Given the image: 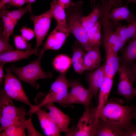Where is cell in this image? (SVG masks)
Listing matches in <instances>:
<instances>
[{
  "instance_id": "cell-19",
  "label": "cell",
  "mask_w": 136,
  "mask_h": 136,
  "mask_svg": "<svg viewBox=\"0 0 136 136\" xmlns=\"http://www.w3.org/2000/svg\"><path fill=\"white\" fill-rule=\"evenodd\" d=\"M125 129L115 124L99 120L95 136H124Z\"/></svg>"
},
{
  "instance_id": "cell-45",
  "label": "cell",
  "mask_w": 136,
  "mask_h": 136,
  "mask_svg": "<svg viewBox=\"0 0 136 136\" xmlns=\"http://www.w3.org/2000/svg\"><path fill=\"white\" fill-rule=\"evenodd\" d=\"M135 0H128L127 3V4L130 2H134Z\"/></svg>"
},
{
  "instance_id": "cell-1",
  "label": "cell",
  "mask_w": 136,
  "mask_h": 136,
  "mask_svg": "<svg viewBox=\"0 0 136 136\" xmlns=\"http://www.w3.org/2000/svg\"><path fill=\"white\" fill-rule=\"evenodd\" d=\"M120 99H108L97 115L102 121L119 125L125 129L132 123L131 105L123 106Z\"/></svg>"
},
{
  "instance_id": "cell-31",
  "label": "cell",
  "mask_w": 136,
  "mask_h": 136,
  "mask_svg": "<svg viewBox=\"0 0 136 136\" xmlns=\"http://www.w3.org/2000/svg\"><path fill=\"white\" fill-rule=\"evenodd\" d=\"M3 22V35L5 40L9 42L10 37L12 35L16 25L13 21L8 16L0 15Z\"/></svg>"
},
{
  "instance_id": "cell-15",
  "label": "cell",
  "mask_w": 136,
  "mask_h": 136,
  "mask_svg": "<svg viewBox=\"0 0 136 136\" xmlns=\"http://www.w3.org/2000/svg\"><path fill=\"white\" fill-rule=\"evenodd\" d=\"M105 76L104 63L99 67L88 73L86 76L88 88L96 98Z\"/></svg>"
},
{
  "instance_id": "cell-3",
  "label": "cell",
  "mask_w": 136,
  "mask_h": 136,
  "mask_svg": "<svg viewBox=\"0 0 136 136\" xmlns=\"http://www.w3.org/2000/svg\"><path fill=\"white\" fill-rule=\"evenodd\" d=\"M44 52L41 50L36 59L25 66L17 67L12 65L9 69L20 79L37 89L39 87V85L36 83L37 80L40 79L51 78L52 76L51 72L44 71L41 67V59Z\"/></svg>"
},
{
  "instance_id": "cell-8",
  "label": "cell",
  "mask_w": 136,
  "mask_h": 136,
  "mask_svg": "<svg viewBox=\"0 0 136 136\" xmlns=\"http://www.w3.org/2000/svg\"><path fill=\"white\" fill-rule=\"evenodd\" d=\"M6 71L3 89L7 95L12 100L23 103L30 107H32V105L29 102L20 81L13 74L9 68H7Z\"/></svg>"
},
{
  "instance_id": "cell-2",
  "label": "cell",
  "mask_w": 136,
  "mask_h": 136,
  "mask_svg": "<svg viewBox=\"0 0 136 136\" xmlns=\"http://www.w3.org/2000/svg\"><path fill=\"white\" fill-rule=\"evenodd\" d=\"M81 1L65 9L66 21L70 33L77 39L83 49L87 52L92 48L89 42L87 31L84 28L82 19L84 16Z\"/></svg>"
},
{
  "instance_id": "cell-16",
  "label": "cell",
  "mask_w": 136,
  "mask_h": 136,
  "mask_svg": "<svg viewBox=\"0 0 136 136\" xmlns=\"http://www.w3.org/2000/svg\"><path fill=\"white\" fill-rule=\"evenodd\" d=\"M45 134L48 136H60V132L50 118L49 113L41 109L35 113Z\"/></svg>"
},
{
  "instance_id": "cell-5",
  "label": "cell",
  "mask_w": 136,
  "mask_h": 136,
  "mask_svg": "<svg viewBox=\"0 0 136 136\" xmlns=\"http://www.w3.org/2000/svg\"><path fill=\"white\" fill-rule=\"evenodd\" d=\"M23 107H16L2 88L0 91V132L10 125L26 119Z\"/></svg>"
},
{
  "instance_id": "cell-29",
  "label": "cell",
  "mask_w": 136,
  "mask_h": 136,
  "mask_svg": "<svg viewBox=\"0 0 136 136\" xmlns=\"http://www.w3.org/2000/svg\"><path fill=\"white\" fill-rule=\"evenodd\" d=\"M100 22L97 21L95 24L87 31L90 44L91 48L102 45Z\"/></svg>"
},
{
  "instance_id": "cell-38",
  "label": "cell",
  "mask_w": 136,
  "mask_h": 136,
  "mask_svg": "<svg viewBox=\"0 0 136 136\" xmlns=\"http://www.w3.org/2000/svg\"><path fill=\"white\" fill-rule=\"evenodd\" d=\"M59 3L64 9L72 6L74 4L72 0H57Z\"/></svg>"
},
{
  "instance_id": "cell-25",
  "label": "cell",
  "mask_w": 136,
  "mask_h": 136,
  "mask_svg": "<svg viewBox=\"0 0 136 136\" xmlns=\"http://www.w3.org/2000/svg\"><path fill=\"white\" fill-rule=\"evenodd\" d=\"M91 2L93 9L92 11L88 16H84L82 19L83 27L87 31L95 24L100 16L99 7L100 3H98L95 6L94 0H91Z\"/></svg>"
},
{
  "instance_id": "cell-23",
  "label": "cell",
  "mask_w": 136,
  "mask_h": 136,
  "mask_svg": "<svg viewBox=\"0 0 136 136\" xmlns=\"http://www.w3.org/2000/svg\"><path fill=\"white\" fill-rule=\"evenodd\" d=\"M51 6L53 18L55 19L57 24L63 28L68 29L65 9L60 5L57 0L53 1Z\"/></svg>"
},
{
  "instance_id": "cell-7",
  "label": "cell",
  "mask_w": 136,
  "mask_h": 136,
  "mask_svg": "<svg viewBox=\"0 0 136 136\" xmlns=\"http://www.w3.org/2000/svg\"><path fill=\"white\" fill-rule=\"evenodd\" d=\"M69 87L71 91L62 106H65L73 104H79L85 107L91 105L93 95L88 88H86L77 79L70 80Z\"/></svg>"
},
{
  "instance_id": "cell-28",
  "label": "cell",
  "mask_w": 136,
  "mask_h": 136,
  "mask_svg": "<svg viewBox=\"0 0 136 136\" xmlns=\"http://www.w3.org/2000/svg\"><path fill=\"white\" fill-rule=\"evenodd\" d=\"M5 8V5L0 8V15L8 16L16 25L25 14L28 12L31 13L32 12L31 4L30 3L25 8H21L15 10H8Z\"/></svg>"
},
{
  "instance_id": "cell-13",
  "label": "cell",
  "mask_w": 136,
  "mask_h": 136,
  "mask_svg": "<svg viewBox=\"0 0 136 136\" xmlns=\"http://www.w3.org/2000/svg\"><path fill=\"white\" fill-rule=\"evenodd\" d=\"M49 110V116L60 132H66L68 130L71 119L66 115L55 106L49 103L45 106Z\"/></svg>"
},
{
  "instance_id": "cell-37",
  "label": "cell",
  "mask_w": 136,
  "mask_h": 136,
  "mask_svg": "<svg viewBox=\"0 0 136 136\" xmlns=\"http://www.w3.org/2000/svg\"><path fill=\"white\" fill-rule=\"evenodd\" d=\"M124 136H136V125L131 123L125 129Z\"/></svg>"
},
{
  "instance_id": "cell-24",
  "label": "cell",
  "mask_w": 136,
  "mask_h": 136,
  "mask_svg": "<svg viewBox=\"0 0 136 136\" xmlns=\"http://www.w3.org/2000/svg\"><path fill=\"white\" fill-rule=\"evenodd\" d=\"M28 119L14 123L0 132V136H25Z\"/></svg>"
},
{
  "instance_id": "cell-44",
  "label": "cell",
  "mask_w": 136,
  "mask_h": 136,
  "mask_svg": "<svg viewBox=\"0 0 136 136\" xmlns=\"http://www.w3.org/2000/svg\"><path fill=\"white\" fill-rule=\"evenodd\" d=\"M36 0H26L27 3H31L35 1Z\"/></svg>"
},
{
  "instance_id": "cell-39",
  "label": "cell",
  "mask_w": 136,
  "mask_h": 136,
  "mask_svg": "<svg viewBox=\"0 0 136 136\" xmlns=\"http://www.w3.org/2000/svg\"><path fill=\"white\" fill-rule=\"evenodd\" d=\"M5 63L3 62H0V84L1 85L3 82L4 75L3 72L4 65Z\"/></svg>"
},
{
  "instance_id": "cell-21",
  "label": "cell",
  "mask_w": 136,
  "mask_h": 136,
  "mask_svg": "<svg viewBox=\"0 0 136 136\" xmlns=\"http://www.w3.org/2000/svg\"><path fill=\"white\" fill-rule=\"evenodd\" d=\"M72 49L73 54L72 61L73 68L76 73L81 75L84 71L83 64L86 53L78 41L72 45Z\"/></svg>"
},
{
  "instance_id": "cell-14",
  "label": "cell",
  "mask_w": 136,
  "mask_h": 136,
  "mask_svg": "<svg viewBox=\"0 0 136 136\" xmlns=\"http://www.w3.org/2000/svg\"><path fill=\"white\" fill-rule=\"evenodd\" d=\"M38 49L31 47V44L28 43L24 51L14 50L0 54V62L5 63L14 62L22 59L27 58L32 55H38Z\"/></svg>"
},
{
  "instance_id": "cell-46",
  "label": "cell",
  "mask_w": 136,
  "mask_h": 136,
  "mask_svg": "<svg viewBox=\"0 0 136 136\" xmlns=\"http://www.w3.org/2000/svg\"><path fill=\"white\" fill-rule=\"evenodd\" d=\"M135 96H136V88H135Z\"/></svg>"
},
{
  "instance_id": "cell-36",
  "label": "cell",
  "mask_w": 136,
  "mask_h": 136,
  "mask_svg": "<svg viewBox=\"0 0 136 136\" xmlns=\"http://www.w3.org/2000/svg\"><path fill=\"white\" fill-rule=\"evenodd\" d=\"M26 3V0H11L5 6L6 8L8 9L12 6L20 8Z\"/></svg>"
},
{
  "instance_id": "cell-35",
  "label": "cell",
  "mask_w": 136,
  "mask_h": 136,
  "mask_svg": "<svg viewBox=\"0 0 136 136\" xmlns=\"http://www.w3.org/2000/svg\"><path fill=\"white\" fill-rule=\"evenodd\" d=\"M26 129L27 131L28 136H42L36 129L32 124L30 118L28 119Z\"/></svg>"
},
{
  "instance_id": "cell-43",
  "label": "cell",
  "mask_w": 136,
  "mask_h": 136,
  "mask_svg": "<svg viewBox=\"0 0 136 136\" xmlns=\"http://www.w3.org/2000/svg\"><path fill=\"white\" fill-rule=\"evenodd\" d=\"M111 2L116 3L117 4L122 3V2L121 0H109Z\"/></svg>"
},
{
  "instance_id": "cell-47",
  "label": "cell",
  "mask_w": 136,
  "mask_h": 136,
  "mask_svg": "<svg viewBox=\"0 0 136 136\" xmlns=\"http://www.w3.org/2000/svg\"><path fill=\"white\" fill-rule=\"evenodd\" d=\"M134 2L135 3H136V0H135V1H134Z\"/></svg>"
},
{
  "instance_id": "cell-41",
  "label": "cell",
  "mask_w": 136,
  "mask_h": 136,
  "mask_svg": "<svg viewBox=\"0 0 136 136\" xmlns=\"http://www.w3.org/2000/svg\"><path fill=\"white\" fill-rule=\"evenodd\" d=\"M129 68L136 80V63Z\"/></svg>"
},
{
  "instance_id": "cell-6",
  "label": "cell",
  "mask_w": 136,
  "mask_h": 136,
  "mask_svg": "<svg viewBox=\"0 0 136 136\" xmlns=\"http://www.w3.org/2000/svg\"><path fill=\"white\" fill-rule=\"evenodd\" d=\"M85 108L77 124L69 128L65 133V136H94L99 121L96 114V107L91 105Z\"/></svg>"
},
{
  "instance_id": "cell-12",
  "label": "cell",
  "mask_w": 136,
  "mask_h": 136,
  "mask_svg": "<svg viewBox=\"0 0 136 136\" xmlns=\"http://www.w3.org/2000/svg\"><path fill=\"white\" fill-rule=\"evenodd\" d=\"M68 29L63 28L57 25L49 35L41 51L48 50H58L63 45L70 33Z\"/></svg>"
},
{
  "instance_id": "cell-22",
  "label": "cell",
  "mask_w": 136,
  "mask_h": 136,
  "mask_svg": "<svg viewBox=\"0 0 136 136\" xmlns=\"http://www.w3.org/2000/svg\"><path fill=\"white\" fill-rule=\"evenodd\" d=\"M106 61L104 63L105 76L114 78L120 66L121 59L118 53H112L106 56Z\"/></svg>"
},
{
  "instance_id": "cell-34",
  "label": "cell",
  "mask_w": 136,
  "mask_h": 136,
  "mask_svg": "<svg viewBox=\"0 0 136 136\" xmlns=\"http://www.w3.org/2000/svg\"><path fill=\"white\" fill-rule=\"evenodd\" d=\"M20 31L21 36L26 41L30 40L35 36L34 30L26 27H23Z\"/></svg>"
},
{
  "instance_id": "cell-4",
  "label": "cell",
  "mask_w": 136,
  "mask_h": 136,
  "mask_svg": "<svg viewBox=\"0 0 136 136\" xmlns=\"http://www.w3.org/2000/svg\"><path fill=\"white\" fill-rule=\"evenodd\" d=\"M69 81L66 73H60L52 84L48 93L42 101L37 105H33L26 113L31 116L38 110L49 103H57L62 105L67 96Z\"/></svg>"
},
{
  "instance_id": "cell-33",
  "label": "cell",
  "mask_w": 136,
  "mask_h": 136,
  "mask_svg": "<svg viewBox=\"0 0 136 136\" xmlns=\"http://www.w3.org/2000/svg\"><path fill=\"white\" fill-rule=\"evenodd\" d=\"M15 45L19 49H26L28 45L26 41L21 36L16 35L14 37Z\"/></svg>"
},
{
  "instance_id": "cell-9",
  "label": "cell",
  "mask_w": 136,
  "mask_h": 136,
  "mask_svg": "<svg viewBox=\"0 0 136 136\" xmlns=\"http://www.w3.org/2000/svg\"><path fill=\"white\" fill-rule=\"evenodd\" d=\"M118 72L119 79L117 92L124 97L128 103L135 96V89L133 84L136 79L129 67L125 64L122 63Z\"/></svg>"
},
{
  "instance_id": "cell-20",
  "label": "cell",
  "mask_w": 136,
  "mask_h": 136,
  "mask_svg": "<svg viewBox=\"0 0 136 136\" xmlns=\"http://www.w3.org/2000/svg\"><path fill=\"white\" fill-rule=\"evenodd\" d=\"M113 78L105 76L100 88L98 96V104L96 107V114L106 103L113 84Z\"/></svg>"
},
{
  "instance_id": "cell-26",
  "label": "cell",
  "mask_w": 136,
  "mask_h": 136,
  "mask_svg": "<svg viewBox=\"0 0 136 136\" xmlns=\"http://www.w3.org/2000/svg\"><path fill=\"white\" fill-rule=\"evenodd\" d=\"M115 32L126 43L128 41L136 36V20L126 25H118Z\"/></svg>"
},
{
  "instance_id": "cell-42",
  "label": "cell",
  "mask_w": 136,
  "mask_h": 136,
  "mask_svg": "<svg viewBox=\"0 0 136 136\" xmlns=\"http://www.w3.org/2000/svg\"><path fill=\"white\" fill-rule=\"evenodd\" d=\"M11 0H1L0 2V8L2 7Z\"/></svg>"
},
{
  "instance_id": "cell-27",
  "label": "cell",
  "mask_w": 136,
  "mask_h": 136,
  "mask_svg": "<svg viewBox=\"0 0 136 136\" xmlns=\"http://www.w3.org/2000/svg\"><path fill=\"white\" fill-rule=\"evenodd\" d=\"M121 61L128 66L136 59V36L122 50Z\"/></svg>"
},
{
  "instance_id": "cell-18",
  "label": "cell",
  "mask_w": 136,
  "mask_h": 136,
  "mask_svg": "<svg viewBox=\"0 0 136 136\" xmlns=\"http://www.w3.org/2000/svg\"><path fill=\"white\" fill-rule=\"evenodd\" d=\"M86 52L83 62L84 71H92L100 67L102 59L99 46L92 47Z\"/></svg>"
},
{
  "instance_id": "cell-11",
  "label": "cell",
  "mask_w": 136,
  "mask_h": 136,
  "mask_svg": "<svg viewBox=\"0 0 136 136\" xmlns=\"http://www.w3.org/2000/svg\"><path fill=\"white\" fill-rule=\"evenodd\" d=\"M99 9L100 22L103 28V32L101 37V42L114 35L117 25L113 23L109 18V15L111 10L114 7H118L115 3L109 0H100Z\"/></svg>"
},
{
  "instance_id": "cell-17",
  "label": "cell",
  "mask_w": 136,
  "mask_h": 136,
  "mask_svg": "<svg viewBox=\"0 0 136 136\" xmlns=\"http://www.w3.org/2000/svg\"><path fill=\"white\" fill-rule=\"evenodd\" d=\"M109 18L113 23L117 26L120 25L119 21L125 20L129 23L136 20V16L131 13L126 5L112 9L109 15Z\"/></svg>"
},
{
  "instance_id": "cell-10",
  "label": "cell",
  "mask_w": 136,
  "mask_h": 136,
  "mask_svg": "<svg viewBox=\"0 0 136 136\" xmlns=\"http://www.w3.org/2000/svg\"><path fill=\"white\" fill-rule=\"evenodd\" d=\"M52 18V11L50 8L40 15H31L30 19L33 22L34 30L36 37V48L38 49L42 44L49 30Z\"/></svg>"
},
{
  "instance_id": "cell-40",
  "label": "cell",
  "mask_w": 136,
  "mask_h": 136,
  "mask_svg": "<svg viewBox=\"0 0 136 136\" xmlns=\"http://www.w3.org/2000/svg\"><path fill=\"white\" fill-rule=\"evenodd\" d=\"M131 113L133 118L136 121V106L131 105Z\"/></svg>"
},
{
  "instance_id": "cell-32",
  "label": "cell",
  "mask_w": 136,
  "mask_h": 136,
  "mask_svg": "<svg viewBox=\"0 0 136 136\" xmlns=\"http://www.w3.org/2000/svg\"><path fill=\"white\" fill-rule=\"evenodd\" d=\"M2 20L0 25V54L15 50L14 48L5 39L3 35V27Z\"/></svg>"
},
{
  "instance_id": "cell-30",
  "label": "cell",
  "mask_w": 136,
  "mask_h": 136,
  "mask_svg": "<svg viewBox=\"0 0 136 136\" xmlns=\"http://www.w3.org/2000/svg\"><path fill=\"white\" fill-rule=\"evenodd\" d=\"M72 63L71 58L67 55L60 54L54 59L53 65L55 69L60 73H64L70 67Z\"/></svg>"
}]
</instances>
